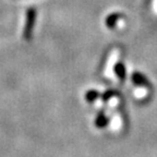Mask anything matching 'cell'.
Wrapping results in <instances>:
<instances>
[{"instance_id": "obj_3", "label": "cell", "mask_w": 157, "mask_h": 157, "mask_svg": "<svg viewBox=\"0 0 157 157\" xmlns=\"http://www.w3.org/2000/svg\"><path fill=\"white\" fill-rule=\"evenodd\" d=\"M115 72H116V75L120 78L121 81H123L125 78V67L123 63L118 62L115 66Z\"/></svg>"}, {"instance_id": "obj_6", "label": "cell", "mask_w": 157, "mask_h": 157, "mask_svg": "<svg viewBox=\"0 0 157 157\" xmlns=\"http://www.w3.org/2000/svg\"><path fill=\"white\" fill-rule=\"evenodd\" d=\"M99 95H101V94L98 93L97 91H94V90H91V91H88L87 93L85 94V99H86L87 101H90V103H92V101H95L96 98H97Z\"/></svg>"}, {"instance_id": "obj_5", "label": "cell", "mask_w": 157, "mask_h": 157, "mask_svg": "<svg viewBox=\"0 0 157 157\" xmlns=\"http://www.w3.org/2000/svg\"><path fill=\"white\" fill-rule=\"evenodd\" d=\"M95 124L97 128H104L108 124V118L105 116L104 113H99L96 118V121H95Z\"/></svg>"}, {"instance_id": "obj_1", "label": "cell", "mask_w": 157, "mask_h": 157, "mask_svg": "<svg viewBox=\"0 0 157 157\" xmlns=\"http://www.w3.org/2000/svg\"><path fill=\"white\" fill-rule=\"evenodd\" d=\"M25 25L23 29V38L25 40H31L33 37V32H34L35 23H36L37 17V10L33 7H29L25 14Z\"/></svg>"}, {"instance_id": "obj_4", "label": "cell", "mask_w": 157, "mask_h": 157, "mask_svg": "<svg viewBox=\"0 0 157 157\" xmlns=\"http://www.w3.org/2000/svg\"><path fill=\"white\" fill-rule=\"evenodd\" d=\"M120 17L121 15L119 14V13H113V14H110L107 19H106V25H107L109 29L115 27L116 23H117L118 20L120 19Z\"/></svg>"}, {"instance_id": "obj_7", "label": "cell", "mask_w": 157, "mask_h": 157, "mask_svg": "<svg viewBox=\"0 0 157 157\" xmlns=\"http://www.w3.org/2000/svg\"><path fill=\"white\" fill-rule=\"evenodd\" d=\"M116 92L115 91H111V90H109V91H107V92H105V93L101 95V98H103V101H108L109 98H111L113 95H116Z\"/></svg>"}, {"instance_id": "obj_2", "label": "cell", "mask_w": 157, "mask_h": 157, "mask_svg": "<svg viewBox=\"0 0 157 157\" xmlns=\"http://www.w3.org/2000/svg\"><path fill=\"white\" fill-rule=\"evenodd\" d=\"M132 81H133V83L136 84V85H144V86L150 85V82H148V80L146 78V76L143 75L140 72H134V73L132 74Z\"/></svg>"}]
</instances>
